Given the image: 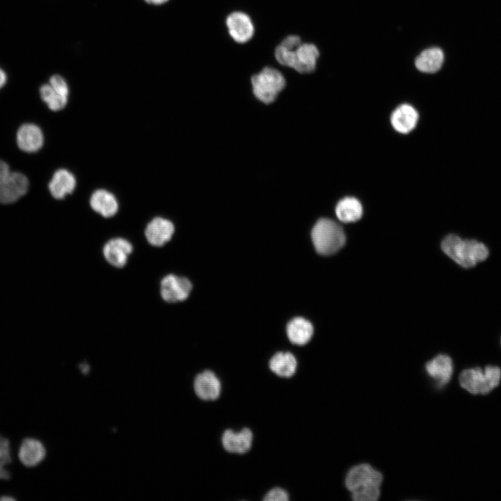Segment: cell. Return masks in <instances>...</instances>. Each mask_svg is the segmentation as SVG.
<instances>
[{"mask_svg": "<svg viewBox=\"0 0 501 501\" xmlns=\"http://www.w3.org/2000/svg\"><path fill=\"white\" fill-rule=\"evenodd\" d=\"M319 55L317 45L310 42H303L295 49L279 43L274 49L275 60L280 67L290 68L300 74L313 72Z\"/></svg>", "mask_w": 501, "mask_h": 501, "instance_id": "3", "label": "cell"}, {"mask_svg": "<svg viewBox=\"0 0 501 501\" xmlns=\"http://www.w3.org/2000/svg\"><path fill=\"white\" fill-rule=\"evenodd\" d=\"M225 26L230 37L236 43L246 44L254 36L255 28L250 16L241 10H234L225 18Z\"/></svg>", "mask_w": 501, "mask_h": 501, "instance_id": "8", "label": "cell"}, {"mask_svg": "<svg viewBox=\"0 0 501 501\" xmlns=\"http://www.w3.org/2000/svg\"><path fill=\"white\" fill-rule=\"evenodd\" d=\"M418 118V113L413 106L403 104L392 111L390 122L397 132L408 134L416 127Z\"/></svg>", "mask_w": 501, "mask_h": 501, "instance_id": "14", "label": "cell"}, {"mask_svg": "<svg viewBox=\"0 0 501 501\" xmlns=\"http://www.w3.org/2000/svg\"><path fill=\"white\" fill-rule=\"evenodd\" d=\"M45 456V449L38 440L25 438L20 446L19 458L27 467H33L41 462Z\"/></svg>", "mask_w": 501, "mask_h": 501, "instance_id": "20", "label": "cell"}, {"mask_svg": "<svg viewBox=\"0 0 501 501\" xmlns=\"http://www.w3.org/2000/svg\"><path fill=\"white\" fill-rule=\"evenodd\" d=\"M253 93L264 104L275 101L286 86V79L282 71L275 66L267 65L250 77Z\"/></svg>", "mask_w": 501, "mask_h": 501, "instance_id": "5", "label": "cell"}, {"mask_svg": "<svg viewBox=\"0 0 501 501\" xmlns=\"http://www.w3.org/2000/svg\"><path fill=\"white\" fill-rule=\"evenodd\" d=\"M44 143V136L39 127L31 123L22 125L17 132L19 148L26 152L38 151Z\"/></svg>", "mask_w": 501, "mask_h": 501, "instance_id": "13", "label": "cell"}, {"mask_svg": "<svg viewBox=\"0 0 501 501\" xmlns=\"http://www.w3.org/2000/svg\"><path fill=\"white\" fill-rule=\"evenodd\" d=\"M90 204L95 212L106 218L114 216L118 209L116 197L104 189H98L92 194Z\"/></svg>", "mask_w": 501, "mask_h": 501, "instance_id": "18", "label": "cell"}, {"mask_svg": "<svg viewBox=\"0 0 501 501\" xmlns=\"http://www.w3.org/2000/svg\"><path fill=\"white\" fill-rule=\"evenodd\" d=\"M289 500L288 493L283 488H274L269 491L264 498L265 501H287Z\"/></svg>", "mask_w": 501, "mask_h": 501, "instance_id": "26", "label": "cell"}, {"mask_svg": "<svg viewBox=\"0 0 501 501\" xmlns=\"http://www.w3.org/2000/svg\"><path fill=\"white\" fill-rule=\"evenodd\" d=\"M28 178L22 173L10 170L9 166L0 160V203L11 204L25 195Z\"/></svg>", "mask_w": 501, "mask_h": 501, "instance_id": "7", "label": "cell"}, {"mask_svg": "<svg viewBox=\"0 0 501 501\" xmlns=\"http://www.w3.org/2000/svg\"><path fill=\"white\" fill-rule=\"evenodd\" d=\"M0 500L1 501H6V500L10 501V500H15V499L10 496H6V497L3 496V497L0 498Z\"/></svg>", "mask_w": 501, "mask_h": 501, "instance_id": "30", "label": "cell"}, {"mask_svg": "<svg viewBox=\"0 0 501 501\" xmlns=\"http://www.w3.org/2000/svg\"><path fill=\"white\" fill-rule=\"evenodd\" d=\"M75 186L74 175L65 169H59L54 173L48 186L54 198L63 199L73 191Z\"/></svg>", "mask_w": 501, "mask_h": 501, "instance_id": "17", "label": "cell"}, {"mask_svg": "<svg viewBox=\"0 0 501 501\" xmlns=\"http://www.w3.org/2000/svg\"><path fill=\"white\" fill-rule=\"evenodd\" d=\"M10 462L9 441L0 435V479H9L10 478L9 472L5 468V466L10 463Z\"/></svg>", "mask_w": 501, "mask_h": 501, "instance_id": "25", "label": "cell"}, {"mask_svg": "<svg viewBox=\"0 0 501 501\" xmlns=\"http://www.w3.org/2000/svg\"><path fill=\"white\" fill-rule=\"evenodd\" d=\"M6 74L5 72L0 68V88H1L6 82Z\"/></svg>", "mask_w": 501, "mask_h": 501, "instance_id": "28", "label": "cell"}, {"mask_svg": "<svg viewBox=\"0 0 501 501\" xmlns=\"http://www.w3.org/2000/svg\"><path fill=\"white\" fill-rule=\"evenodd\" d=\"M443 251L464 268L473 267L489 255L487 246L476 239H463L456 234L446 236L441 243Z\"/></svg>", "mask_w": 501, "mask_h": 501, "instance_id": "2", "label": "cell"}, {"mask_svg": "<svg viewBox=\"0 0 501 501\" xmlns=\"http://www.w3.org/2000/svg\"><path fill=\"white\" fill-rule=\"evenodd\" d=\"M40 94L41 99L52 111H60L67 104V96L57 91L49 84H44L40 87Z\"/></svg>", "mask_w": 501, "mask_h": 501, "instance_id": "24", "label": "cell"}, {"mask_svg": "<svg viewBox=\"0 0 501 501\" xmlns=\"http://www.w3.org/2000/svg\"><path fill=\"white\" fill-rule=\"evenodd\" d=\"M297 362L295 356L289 352H278L269 360V368L276 375L290 377L296 372Z\"/></svg>", "mask_w": 501, "mask_h": 501, "instance_id": "23", "label": "cell"}, {"mask_svg": "<svg viewBox=\"0 0 501 501\" xmlns=\"http://www.w3.org/2000/svg\"><path fill=\"white\" fill-rule=\"evenodd\" d=\"M192 289V285L186 278L174 274L166 276L160 284L162 299L168 303L186 300Z\"/></svg>", "mask_w": 501, "mask_h": 501, "instance_id": "9", "label": "cell"}, {"mask_svg": "<svg viewBox=\"0 0 501 501\" xmlns=\"http://www.w3.org/2000/svg\"><path fill=\"white\" fill-rule=\"evenodd\" d=\"M383 476L367 463L352 467L345 477V485L355 501H376L380 495Z\"/></svg>", "mask_w": 501, "mask_h": 501, "instance_id": "1", "label": "cell"}, {"mask_svg": "<svg viewBox=\"0 0 501 501\" xmlns=\"http://www.w3.org/2000/svg\"><path fill=\"white\" fill-rule=\"evenodd\" d=\"M337 218L344 223H351L359 220L363 215V206L354 197H344L335 207Z\"/></svg>", "mask_w": 501, "mask_h": 501, "instance_id": "22", "label": "cell"}, {"mask_svg": "<svg viewBox=\"0 0 501 501\" xmlns=\"http://www.w3.org/2000/svg\"><path fill=\"white\" fill-rule=\"evenodd\" d=\"M444 62V53L438 47H431L423 50L415 58L416 68L422 72L434 73L438 72Z\"/></svg>", "mask_w": 501, "mask_h": 501, "instance_id": "19", "label": "cell"}, {"mask_svg": "<svg viewBox=\"0 0 501 501\" xmlns=\"http://www.w3.org/2000/svg\"><path fill=\"white\" fill-rule=\"evenodd\" d=\"M427 374L441 386L447 384L452 375L453 363L451 358L440 354L429 361L425 366Z\"/></svg>", "mask_w": 501, "mask_h": 501, "instance_id": "16", "label": "cell"}, {"mask_svg": "<svg viewBox=\"0 0 501 501\" xmlns=\"http://www.w3.org/2000/svg\"><path fill=\"white\" fill-rule=\"evenodd\" d=\"M147 3L154 4V5H159L164 3L167 2L168 0H145Z\"/></svg>", "mask_w": 501, "mask_h": 501, "instance_id": "29", "label": "cell"}, {"mask_svg": "<svg viewBox=\"0 0 501 501\" xmlns=\"http://www.w3.org/2000/svg\"><path fill=\"white\" fill-rule=\"evenodd\" d=\"M311 237L317 252L324 255L335 253L346 241L342 227L328 218H321L317 221L312 230Z\"/></svg>", "mask_w": 501, "mask_h": 501, "instance_id": "4", "label": "cell"}, {"mask_svg": "<svg viewBox=\"0 0 501 501\" xmlns=\"http://www.w3.org/2000/svg\"><path fill=\"white\" fill-rule=\"evenodd\" d=\"M81 369H82V371H83L84 373H86V372H87L88 371V367L87 365H83L81 366Z\"/></svg>", "mask_w": 501, "mask_h": 501, "instance_id": "31", "label": "cell"}, {"mask_svg": "<svg viewBox=\"0 0 501 501\" xmlns=\"http://www.w3.org/2000/svg\"><path fill=\"white\" fill-rule=\"evenodd\" d=\"M287 335L293 344L304 345L312 338L313 326L307 319L303 317H295L287 326Z\"/></svg>", "mask_w": 501, "mask_h": 501, "instance_id": "21", "label": "cell"}, {"mask_svg": "<svg viewBox=\"0 0 501 501\" xmlns=\"http://www.w3.org/2000/svg\"><path fill=\"white\" fill-rule=\"evenodd\" d=\"M174 231L175 227L170 221L156 217L146 226L145 235L150 244L159 247L170 240Z\"/></svg>", "mask_w": 501, "mask_h": 501, "instance_id": "10", "label": "cell"}, {"mask_svg": "<svg viewBox=\"0 0 501 501\" xmlns=\"http://www.w3.org/2000/svg\"><path fill=\"white\" fill-rule=\"evenodd\" d=\"M253 433L248 428H244L239 432L227 429L222 436L223 448L231 453L244 454L248 452L252 445Z\"/></svg>", "mask_w": 501, "mask_h": 501, "instance_id": "15", "label": "cell"}, {"mask_svg": "<svg viewBox=\"0 0 501 501\" xmlns=\"http://www.w3.org/2000/svg\"><path fill=\"white\" fill-rule=\"evenodd\" d=\"M54 89L65 95H68L69 89L66 81L63 77L55 74L51 77L49 83Z\"/></svg>", "mask_w": 501, "mask_h": 501, "instance_id": "27", "label": "cell"}, {"mask_svg": "<svg viewBox=\"0 0 501 501\" xmlns=\"http://www.w3.org/2000/svg\"><path fill=\"white\" fill-rule=\"evenodd\" d=\"M501 380L499 367L488 365L483 370L480 367L466 369L459 375L461 386L471 394L485 395L497 387Z\"/></svg>", "mask_w": 501, "mask_h": 501, "instance_id": "6", "label": "cell"}, {"mask_svg": "<svg viewBox=\"0 0 501 501\" xmlns=\"http://www.w3.org/2000/svg\"><path fill=\"white\" fill-rule=\"evenodd\" d=\"M133 250L132 244L125 239L114 238L104 246L103 254L106 260L115 267H123Z\"/></svg>", "mask_w": 501, "mask_h": 501, "instance_id": "11", "label": "cell"}, {"mask_svg": "<svg viewBox=\"0 0 501 501\" xmlns=\"http://www.w3.org/2000/svg\"><path fill=\"white\" fill-rule=\"evenodd\" d=\"M194 391L196 395L205 401L215 400L220 396L221 384L216 374L205 370L198 374L194 380Z\"/></svg>", "mask_w": 501, "mask_h": 501, "instance_id": "12", "label": "cell"}]
</instances>
